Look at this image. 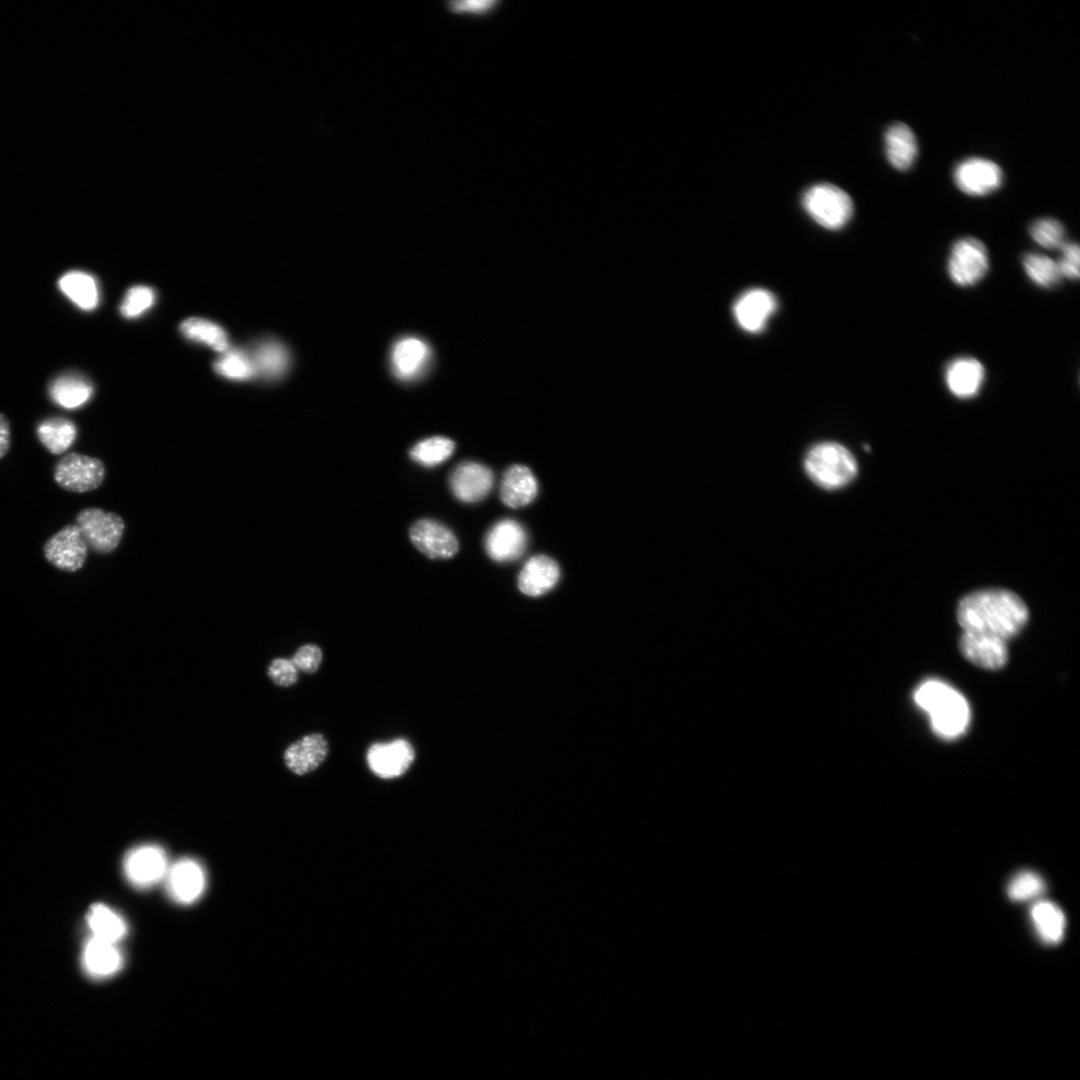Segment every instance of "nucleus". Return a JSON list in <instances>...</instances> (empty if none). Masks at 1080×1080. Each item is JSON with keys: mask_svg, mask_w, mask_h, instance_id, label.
<instances>
[{"mask_svg": "<svg viewBox=\"0 0 1080 1080\" xmlns=\"http://www.w3.org/2000/svg\"><path fill=\"white\" fill-rule=\"evenodd\" d=\"M497 5L495 1H474V2H451L448 4L450 10L460 13H472V14H486Z\"/></svg>", "mask_w": 1080, "mask_h": 1080, "instance_id": "a19ab883", "label": "nucleus"}, {"mask_svg": "<svg viewBox=\"0 0 1080 1080\" xmlns=\"http://www.w3.org/2000/svg\"><path fill=\"white\" fill-rule=\"evenodd\" d=\"M1060 250V258L1056 261L1061 277L1069 280H1078L1080 253L1079 245L1075 242L1066 241Z\"/></svg>", "mask_w": 1080, "mask_h": 1080, "instance_id": "4c0bfd02", "label": "nucleus"}, {"mask_svg": "<svg viewBox=\"0 0 1080 1080\" xmlns=\"http://www.w3.org/2000/svg\"><path fill=\"white\" fill-rule=\"evenodd\" d=\"M963 632L1007 642L1028 620V609L1015 593L1004 589H983L966 595L957 607Z\"/></svg>", "mask_w": 1080, "mask_h": 1080, "instance_id": "f257e3e1", "label": "nucleus"}, {"mask_svg": "<svg viewBox=\"0 0 1080 1080\" xmlns=\"http://www.w3.org/2000/svg\"><path fill=\"white\" fill-rule=\"evenodd\" d=\"M983 364L973 357L953 359L945 369L944 378L948 390L957 398L969 399L981 390L985 380Z\"/></svg>", "mask_w": 1080, "mask_h": 1080, "instance_id": "6ab92c4d", "label": "nucleus"}, {"mask_svg": "<svg viewBox=\"0 0 1080 1080\" xmlns=\"http://www.w3.org/2000/svg\"><path fill=\"white\" fill-rule=\"evenodd\" d=\"M492 471L480 463L466 461L456 466L449 476V486L454 496L462 502L482 500L493 486Z\"/></svg>", "mask_w": 1080, "mask_h": 1080, "instance_id": "dca6fc26", "label": "nucleus"}, {"mask_svg": "<svg viewBox=\"0 0 1080 1080\" xmlns=\"http://www.w3.org/2000/svg\"><path fill=\"white\" fill-rule=\"evenodd\" d=\"M213 368L218 375L234 381H245L255 377L248 349H228L214 362Z\"/></svg>", "mask_w": 1080, "mask_h": 1080, "instance_id": "2f4dec72", "label": "nucleus"}, {"mask_svg": "<svg viewBox=\"0 0 1080 1080\" xmlns=\"http://www.w3.org/2000/svg\"><path fill=\"white\" fill-rule=\"evenodd\" d=\"M87 924L92 937L117 943L127 933V924L123 917L102 903L93 904L87 913Z\"/></svg>", "mask_w": 1080, "mask_h": 1080, "instance_id": "c85d7f7f", "label": "nucleus"}, {"mask_svg": "<svg viewBox=\"0 0 1080 1080\" xmlns=\"http://www.w3.org/2000/svg\"><path fill=\"white\" fill-rule=\"evenodd\" d=\"M434 353L423 338L403 336L392 345L389 367L392 375L403 383H414L424 378L432 369Z\"/></svg>", "mask_w": 1080, "mask_h": 1080, "instance_id": "39448f33", "label": "nucleus"}, {"mask_svg": "<svg viewBox=\"0 0 1080 1080\" xmlns=\"http://www.w3.org/2000/svg\"><path fill=\"white\" fill-rule=\"evenodd\" d=\"M164 880L169 896L179 904L194 903L206 887L205 871L192 858H182L169 865Z\"/></svg>", "mask_w": 1080, "mask_h": 1080, "instance_id": "f8f14e48", "label": "nucleus"}, {"mask_svg": "<svg viewBox=\"0 0 1080 1080\" xmlns=\"http://www.w3.org/2000/svg\"><path fill=\"white\" fill-rule=\"evenodd\" d=\"M1045 884L1041 876L1033 871L1016 874L1008 884L1007 892L1014 901H1026L1042 894Z\"/></svg>", "mask_w": 1080, "mask_h": 1080, "instance_id": "e433bc0d", "label": "nucleus"}, {"mask_svg": "<svg viewBox=\"0 0 1080 1080\" xmlns=\"http://www.w3.org/2000/svg\"><path fill=\"white\" fill-rule=\"evenodd\" d=\"M959 648L968 661L988 670L1000 669L1008 660L1005 642L976 634L963 632Z\"/></svg>", "mask_w": 1080, "mask_h": 1080, "instance_id": "aec40b11", "label": "nucleus"}, {"mask_svg": "<svg viewBox=\"0 0 1080 1080\" xmlns=\"http://www.w3.org/2000/svg\"><path fill=\"white\" fill-rule=\"evenodd\" d=\"M414 546L430 559H448L459 549L454 533L433 519H420L409 530Z\"/></svg>", "mask_w": 1080, "mask_h": 1080, "instance_id": "ddd939ff", "label": "nucleus"}, {"mask_svg": "<svg viewBox=\"0 0 1080 1080\" xmlns=\"http://www.w3.org/2000/svg\"><path fill=\"white\" fill-rule=\"evenodd\" d=\"M169 864L165 851L158 845L145 844L131 849L123 861L127 880L137 888L146 889L164 880Z\"/></svg>", "mask_w": 1080, "mask_h": 1080, "instance_id": "1a4fd4ad", "label": "nucleus"}, {"mask_svg": "<svg viewBox=\"0 0 1080 1080\" xmlns=\"http://www.w3.org/2000/svg\"><path fill=\"white\" fill-rule=\"evenodd\" d=\"M11 445V429L7 417L0 413V459L8 453Z\"/></svg>", "mask_w": 1080, "mask_h": 1080, "instance_id": "79ce46f5", "label": "nucleus"}, {"mask_svg": "<svg viewBox=\"0 0 1080 1080\" xmlns=\"http://www.w3.org/2000/svg\"><path fill=\"white\" fill-rule=\"evenodd\" d=\"M802 206L818 225L829 230L843 228L854 211L851 197L830 183L810 186L802 195Z\"/></svg>", "mask_w": 1080, "mask_h": 1080, "instance_id": "20e7f679", "label": "nucleus"}, {"mask_svg": "<svg viewBox=\"0 0 1080 1080\" xmlns=\"http://www.w3.org/2000/svg\"><path fill=\"white\" fill-rule=\"evenodd\" d=\"M538 490L537 480L532 471L524 465L510 466L504 473L500 498L510 508H520L531 503Z\"/></svg>", "mask_w": 1080, "mask_h": 1080, "instance_id": "b1692460", "label": "nucleus"}, {"mask_svg": "<svg viewBox=\"0 0 1080 1080\" xmlns=\"http://www.w3.org/2000/svg\"><path fill=\"white\" fill-rule=\"evenodd\" d=\"M414 758V749L405 739L373 744L367 752L370 770L384 779L403 775L413 763Z\"/></svg>", "mask_w": 1080, "mask_h": 1080, "instance_id": "2eb2a0df", "label": "nucleus"}, {"mask_svg": "<svg viewBox=\"0 0 1080 1080\" xmlns=\"http://www.w3.org/2000/svg\"><path fill=\"white\" fill-rule=\"evenodd\" d=\"M75 525L88 547L99 554L114 551L125 529L124 521L118 514L97 507L80 510L76 515Z\"/></svg>", "mask_w": 1080, "mask_h": 1080, "instance_id": "0eeeda50", "label": "nucleus"}, {"mask_svg": "<svg viewBox=\"0 0 1080 1080\" xmlns=\"http://www.w3.org/2000/svg\"><path fill=\"white\" fill-rule=\"evenodd\" d=\"M1030 914L1038 935L1045 943L1058 944L1062 940L1065 916L1056 904L1047 900L1038 901L1032 906Z\"/></svg>", "mask_w": 1080, "mask_h": 1080, "instance_id": "c756f323", "label": "nucleus"}, {"mask_svg": "<svg viewBox=\"0 0 1080 1080\" xmlns=\"http://www.w3.org/2000/svg\"><path fill=\"white\" fill-rule=\"evenodd\" d=\"M455 443L443 436H433L418 442L409 452L410 457L423 466H435L451 457Z\"/></svg>", "mask_w": 1080, "mask_h": 1080, "instance_id": "72a5a7b5", "label": "nucleus"}, {"mask_svg": "<svg viewBox=\"0 0 1080 1080\" xmlns=\"http://www.w3.org/2000/svg\"><path fill=\"white\" fill-rule=\"evenodd\" d=\"M58 286L66 297L82 310H93L99 303L97 282L86 272H67L59 279Z\"/></svg>", "mask_w": 1080, "mask_h": 1080, "instance_id": "bb28decb", "label": "nucleus"}, {"mask_svg": "<svg viewBox=\"0 0 1080 1080\" xmlns=\"http://www.w3.org/2000/svg\"><path fill=\"white\" fill-rule=\"evenodd\" d=\"M885 154L889 163L897 170L909 169L918 154V143L912 129L897 122L889 126L884 134Z\"/></svg>", "mask_w": 1080, "mask_h": 1080, "instance_id": "393cba45", "label": "nucleus"}, {"mask_svg": "<svg viewBox=\"0 0 1080 1080\" xmlns=\"http://www.w3.org/2000/svg\"><path fill=\"white\" fill-rule=\"evenodd\" d=\"M179 329L185 338L217 352L223 353L229 349L226 331L211 320L200 317L187 318L180 324Z\"/></svg>", "mask_w": 1080, "mask_h": 1080, "instance_id": "7c9ffc66", "label": "nucleus"}, {"mask_svg": "<svg viewBox=\"0 0 1080 1080\" xmlns=\"http://www.w3.org/2000/svg\"><path fill=\"white\" fill-rule=\"evenodd\" d=\"M255 377L267 381L279 380L286 376L291 366V354L288 347L276 338H264L248 349Z\"/></svg>", "mask_w": 1080, "mask_h": 1080, "instance_id": "f3484780", "label": "nucleus"}, {"mask_svg": "<svg viewBox=\"0 0 1080 1080\" xmlns=\"http://www.w3.org/2000/svg\"><path fill=\"white\" fill-rule=\"evenodd\" d=\"M93 394L91 382L78 373H66L49 386L50 398L59 406L74 409L84 405Z\"/></svg>", "mask_w": 1080, "mask_h": 1080, "instance_id": "a878e982", "label": "nucleus"}, {"mask_svg": "<svg viewBox=\"0 0 1080 1080\" xmlns=\"http://www.w3.org/2000/svg\"><path fill=\"white\" fill-rule=\"evenodd\" d=\"M777 300L768 290L752 288L743 292L733 305L734 318L744 331L761 332L777 309Z\"/></svg>", "mask_w": 1080, "mask_h": 1080, "instance_id": "4468645a", "label": "nucleus"}, {"mask_svg": "<svg viewBox=\"0 0 1080 1080\" xmlns=\"http://www.w3.org/2000/svg\"><path fill=\"white\" fill-rule=\"evenodd\" d=\"M328 754V743L321 734H309L291 744L284 753L286 766L297 775L315 770Z\"/></svg>", "mask_w": 1080, "mask_h": 1080, "instance_id": "5701e85b", "label": "nucleus"}, {"mask_svg": "<svg viewBox=\"0 0 1080 1080\" xmlns=\"http://www.w3.org/2000/svg\"><path fill=\"white\" fill-rule=\"evenodd\" d=\"M269 678L278 686L289 687L298 679V669L291 659L276 658L267 670Z\"/></svg>", "mask_w": 1080, "mask_h": 1080, "instance_id": "58836bf2", "label": "nucleus"}, {"mask_svg": "<svg viewBox=\"0 0 1080 1080\" xmlns=\"http://www.w3.org/2000/svg\"><path fill=\"white\" fill-rule=\"evenodd\" d=\"M526 544L525 530L518 522L510 519L496 523L485 539L487 554L497 562L516 560L524 553Z\"/></svg>", "mask_w": 1080, "mask_h": 1080, "instance_id": "a211bd4d", "label": "nucleus"}, {"mask_svg": "<svg viewBox=\"0 0 1080 1080\" xmlns=\"http://www.w3.org/2000/svg\"><path fill=\"white\" fill-rule=\"evenodd\" d=\"M804 467L808 476L825 489L841 488L857 474V463L852 453L835 442L812 447L805 457Z\"/></svg>", "mask_w": 1080, "mask_h": 1080, "instance_id": "7ed1b4c3", "label": "nucleus"}, {"mask_svg": "<svg viewBox=\"0 0 1080 1080\" xmlns=\"http://www.w3.org/2000/svg\"><path fill=\"white\" fill-rule=\"evenodd\" d=\"M291 660L298 670L314 673L321 664L322 651L314 644H307L300 647Z\"/></svg>", "mask_w": 1080, "mask_h": 1080, "instance_id": "ea45409f", "label": "nucleus"}, {"mask_svg": "<svg viewBox=\"0 0 1080 1080\" xmlns=\"http://www.w3.org/2000/svg\"><path fill=\"white\" fill-rule=\"evenodd\" d=\"M39 442L53 455H61L74 443L77 436L75 424L64 417H51L36 427Z\"/></svg>", "mask_w": 1080, "mask_h": 1080, "instance_id": "cd10ccee", "label": "nucleus"}, {"mask_svg": "<svg viewBox=\"0 0 1080 1080\" xmlns=\"http://www.w3.org/2000/svg\"><path fill=\"white\" fill-rule=\"evenodd\" d=\"M156 301L153 288L136 285L127 290L120 305V313L126 319H135L150 310Z\"/></svg>", "mask_w": 1080, "mask_h": 1080, "instance_id": "f704fd0d", "label": "nucleus"}, {"mask_svg": "<svg viewBox=\"0 0 1080 1080\" xmlns=\"http://www.w3.org/2000/svg\"><path fill=\"white\" fill-rule=\"evenodd\" d=\"M988 270V251L979 239L963 237L953 244L947 261V271L956 285L973 286L985 277Z\"/></svg>", "mask_w": 1080, "mask_h": 1080, "instance_id": "6e6552de", "label": "nucleus"}, {"mask_svg": "<svg viewBox=\"0 0 1080 1080\" xmlns=\"http://www.w3.org/2000/svg\"><path fill=\"white\" fill-rule=\"evenodd\" d=\"M560 571L557 563L545 555L530 558L518 576L520 591L538 597L551 590L558 582Z\"/></svg>", "mask_w": 1080, "mask_h": 1080, "instance_id": "4be33fe9", "label": "nucleus"}, {"mask_svg": "<svg viewBox=\"0 0 1080 1080\" xmlns=\"http://www.w3.org/2000/svg\"><path fill=\"white\" fill-rule=\"evenodd\" d=\"M914 701L930 718L934 732L944 739L962 735L970 720L964 696L950 685L936 679L922 682L914 691Z\"/></svg>", "mask_w": 1080, "mask_h": 1080, "instance_id": "f03ea898", "label": "nucleus"}, {"mask_svg": "<svg viewBox=\"0 0 1080 1080\" xmlns=\"http://www.w3.org/2000/svg\"><path fill=\"white\" fill-rule=\"evenodd\" d=\"M1029 232L1033 240L1046 249H1060L1066 242L1064 226L1053 218H1041L1034 221Z\"/></svg>", "mask_w": 1080, "mask_h": 1080, "instance_id": "c9c22d12", "label": "nucleus"}, {"mask_svg": "<svg viewBox=\"0 0 1080 1080\" xmlns=\"http://www.w3.org/2000/svg\"><path fill=\"white\" fill-rule=\"evenodd\" d=\"M953 178L956 186L963 193L970 196H984L1001 186L1003 173L993 161L972 157L956 166Z\"/></svg>", "mask_w": 1080, "mask_h": 1080, "instance_id": "9b49d317", "label": "nucleus"}, {"mask_svg": "<svg viewBox=\"0 0 1080 1080\" xmlns=\"http://www.w3.org/2000/svg\"><path fill=\"white\" fill-rule=\"evenodd\" d=\"M123 957L115 943L91 937L84 945L82 965L86 973L96 979H104L118 973Z\"/></svg>", "mask_w": 1080, "mask_h": 1080, "instance_id": "412c9836", "label": "nucleus"}, {"mask_svg": "<svg viewBox=\"0 0 1080 1080\" xmlns=\"http://www.w3.org/2000/svg\"><path fill=\"white\" fill-rule=\"evenodd\" d=\"M105 472L104 463L100 459L72 452L54 464L53 479L66 491L85 493L101 486Z\"/></svg>", "mask_w": 1080, "mask_h": 1080, "instance_id": "423d86ee", "label": "nucleus"}, {"mask_svg": "<svg viewBox=\"0 0 1080 1080\" xmlns=\"http://www.w3.org/2000/svg\"><path fill=\"white\" fill-rule=\"evenodd\" d=\"M43 555L55 568L72 573L84 566L88 545L79 528L75 524H68L44 543Z\"/></svg>", "mask_w": 1080, "mask_h": 1080, "instance_id": "9d476101", "label": "nucleus"}, {"mask_svg": "<svg viewBox=\"0 0 1080 1080\" xmlns=\"http://www.w3.org/2000/svg\"><path fill=\"white\" fill-rule=\"evenodd\" d=\"M1022 265L1028 278L1038 287L1052 288L1061 281L1057 262L1046 255L1027 253Z\"/></svg>", "mask_w": 1080, "mask_h": 1080, "instance_id": "473e14b6", "label": "nucleus"}]
</instances>
